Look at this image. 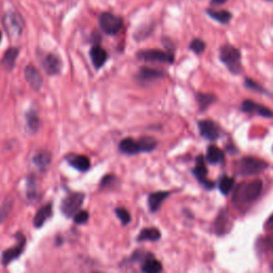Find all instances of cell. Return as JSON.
Segmentation results:
<instances>
[{"mask_svg":"<svg viewBox=\"0 0 273 273\" xmlns=\"http://www.w3.org/2000/svg\"><path fill=\"white\" fill-rule=\"evenodd\" d=\"M151 257V256H150ZM147 257L143 260V264L141 266V270L143 273H161L162 265L159 260L155 258Z\"/></svg>","mask_w":273,"mask_h":273,"instance_id":"cell-23","label":"cell"},{"mask_svg":"<svg viewBox=\"0 0 273 273\" xmlns=\"http://www.w3.org/2000/svg\"><path fill=\"white\" fill-rule=\"evenodd\" d=\"M207 14L212 17L213 20L219 21L220 24H229L232 20V14L226 10H207Z\"/></svg>","mask_w":273,"mask_h":273,"instance_id":"cell-24","label":"cell"},{"mask_svg":"<svg viewBox=\"0 0 273 273\" xmlns=\"http://www.w3.org/2000/svg\"><path fill=\"white\" fill-rule=\"evenodd\" d=\"M220 59L232 74L239 75L241 73V53L233 45L225 44L220 48Z\"/></svg>","mask_w":273,"mask_h":273,"instance_id":"cell-2","label":"cell"},{"mask_svg":"<svg viewBox=\"0 0 273 273\" xmlns=\"http://www.w3.org/2000/svg\"><path fill=\"white\" fill-rule=\"evenodd\" d=\"M138 59L146 62H159V63H173L174 54L173 51H163L159 49H149L139 51Z\"/></svg>","mask_w":273,"mask_h":273,"instance_id":"cell-6","label":"cell"},{"mask_svg":"<svg viewBox=\"0 0 273 273\" xmlns=\"http://www.w3.org/2000/svg\"><path fill=\"white\" fill-rule=\"evenodd\" d=\"M267 164L265 161L260 160L258 158L254 157H243L238 164L239 172L243 176L256 175L263 172L267 169Z\"/></svg>","mask_w":273,"mask_h":273,"instance_id":"cell-5","label":"cell"},{"mask_svg":"<svg viewBox=\"0 0 273 273\" xmlns=\"http://www.w3.org/2000/svg\"><path fill=\"white\" fill-rule=\"evenodd\" d=\"M38 196V190H37V184H36V178L34 176H29L27 181V197L28 201L32 202L34 198Z\"/></svg>","mask_w":273,"mask_h":273,"instance_id":"cell-31","label":"cell"},{"mask_svg":"<svg viewBox=\"0 0 273 273\" xmlns=\"http://www.w3.org/2000/svg\"><path fill=\"white\" fill-rule=\"evenodd\" d=\"M43 67L48 75H58L62 70V62L57 56L49 54L46 56V58L43 62Z\"/></svg>","mask_w":273,"mask_h":273,"instance_id":"cell-15","label":"cell"},{"mask_svg":"<svg viewBox=\"0 0 273 273\" xmlns=\"http://www.w3.org/2000/svg\"><path fill=\"white\" fill-rule=\"evenodd\" d=\"M26 122H27L28 128H29L33 134L38 133L39 130V127H41V121H39V117H38L37 113L33 111L27 113Z\"/></svg>","mask_w":273,"mask_h":273,"instance_id":"cell-28","label":"cell"},{"mask_svg":"<svg viewBox=\"0 0 273 273\" xmlns=\"http://www.w3.org/2000/svg\"><path fill=\"white\" fill-rule=\"evenodd\" d=\"M206 159L213 164L219 163L224 159V154L222 152L218 146L215 145H210L206 153Z\"/></svg>","mask_w":273,"mask_h":273,"instance_id":"cell-26","label":"cell"},{"mask_svg":"<svg viewBox=\"0 0 273 273\" xmlns=\"http://www.w3.org/2000/svg\"><path fill=\"white\" fill-rule=\"evenodd\" d=\"M161 234L160 231L155 229V227H147V229L142 230L138 235L136 240L138 241H157L160 239Z\"/></svg>","mask_w":273,"mask_h":273,"instance_id":"cell-22","label":"cell"},{"mask_svg":"<svg viewBox=\"0 0 273 273\" xmlns=\"http://www.w3.org/2000/svg\"><path fill=\"white\" fill-rule=\"evenodd\" d=\"M189 48L196 55H202L205 49H206V43H205L201 39H192Z\"/></svg>","mask_w":273,"mask_h":273,"instance_id":"cell-33","label":"cell"},{"mask_svg":"<svg viewBox=\"0 0 273 273\" xmlns=\"http://www.w3.org/2000/svg\"><path fill=\"white\" fill-rule=\"evenodd\" d=\"M117 177L115 175H106L104 178L101 179V183H100V189H108V188H110L112 186H115L117 183Z\"/></svg>","mask_w":273,"mask_h":273,"instance_id":"cell-35","label":"cell"},{"mask_svg":"<svg viewBox=\"0 0 273 273\" xmlns=\"http://www.w3.org/2000/svg\"><path fill=\"white\" fill-rule=\"evenodd\" d=\"M244 83H246V87L249 89H252L254 91H258V92H264V89L260 87V84H258L257 82H255L254 80L250 78H247L246 80H244Z\"/></svg>","mask_w":273,"mask_h":273,"instance_id":"cell-38","label":"cell"},{"mask_svg":"<svg viewBox=\"0 0 273 273\" xmlns=\"http://www.w3.org/2000/svg\"><path fill=\"white\" fill-rule=\"evenodd\" d=\"M268 246L270 247V249L273 251V235H271L268 239Z\"/></svg>","mask_w":273,"mask_h":273,"instance_id":"cell-40","label":"cell"},{"mask_svg":"<svg viewBox=\"0 0 273 273\" xmlns=\"http://www.w3.org/2000/svg\"><path fill=\"white\" fill-rule=\"evenodd\" d=\"M84 201V195L81 192H72L67 195L61 202V212L63 213L66 217H74L80 208Z\"/></svg>","mask_w":273,"mask_h":273,"instance_id":"cell-4","label":"cell"},{"mask_svg":"<svg viewBox=\"0 0 273 273\" xmlns=\"http://www.w3.org/2000/svg\"><path fill=\"white\" fill-rule=\"evenodd\" d=\"M193 173H195V177L200 180L204 186H206L207 188H209V189L214 187V181H210L207 179V168H206V164H205V159L203 156L197 157L195 168L193 170Z\"/></svg>","mask_w":273,"mask_h":273,"instance_id":"cell-12","label":"cell"},{"mask_svg":"<svg viewBox=\"0 0 273 273\" xmlns=\"http://www.w3.org/2000/svg\"><path fill=\"white\" fill-rule=\"evenodd\" d=\"M268 227H273V215L268 221Z\"/></svg>","mask_w":273,"mask_h":273,"instance_id":"cell-41","label":"cell"},{"mask_svg":"<svg viewBox=\"0 0 273 273\" xmlns=\"http://www.w3.org/2000/svg\"><path fill=\"white\" fill-rule=\"evenodd\" d=\"M198 130L203 138L209 141L217 140L220 136L219 126L212 119H202L198 122Z\"/></svg>","mask_w":273,"mask_h":273,"instance_id":"cell-9","label":"cell"},{"mask_svg":"<svg viewBox=\"0 0 273 273\" xmlns=\"http://www.w3.org/2000/svg\"><path fill=\"white\" fill-rule=\"evenodd\" d=\"M67 162L71 167L81 172H85L91 167V161L87 156L83 155H73L67 158Z\"/></svg>","mask_w":273,"mask_h":273,"instance_id":"cell-19","label":"cell"},{"mask_svg":"<svg viewBox=\"0 0 273 273\" xmlns=\"http://www.w3.org/2000/svg\"><path fill=\"white\" fill-rule=\"evenodd\" d=\"M164 74L163 71L157 70V68H151V67H141L139 73L136 74V79L140 81V83H150L157 79L163 78Z\"/></svg>","mask_w":273,"mask_h":273,"instance_id":"cell-11","label":"cell"},{"mask_svg":"<svg viewBox=\"0 0 273 273\" xmlns=\"http://www.w3.org/2000/svg\"><path fill=\"white\" fill-rule=\"evenodd\" d=\"M51 162V154L47 150H39L33 156V163L39 172L45 173L48 170Z\"/></svg>","mask_w":273,"mask_h":273,"instance_id":"cell-14","label":"cell"},{"mask_svg":"<svg viewBox=\"0 0 273 273\" xmlns=\"http://www.w3.org/2000/svg\"><path fill=\"white\" fill-rule=\"evenodd\" d=\"M170 195L169 191H157L149 195V207L152 213H156L160 208L164 200Z\"/></svg>","mask_w":273,"mask_h":273,"instance_id":"cell-18","label":"cell"},{"mask_svg":"<svg viewBox=\"0 0 273 273\" xmlns=\"http://www.w3.org/2000/svg\"><path fill=\"white\" fill-rule=\"evenodd\" d=\"M92 273H100V272H92Z\"/></svg>","mask_w":273,"mask_h":273,"instance_id":"cell-44","label":"cell"},{"mask_svg":"<svg viewBox=\"0 0 273 273\" xmlns=\"http://www.w3.org/2000/svg\"><path fill=\"white\" fill-rule=\"evenodd\" d=\"M215 95L210 94V93H198L196 95V99L200 106L201 110H206L207 108L215 101Z\"/></svg>","mask_w":273,"mask_h":273,"instance_id":"cell-29","label":"cell"},{"mask_svg":"<svg viewBox=\"0 0 273 273\" xmlns=\"http://www.w3.org/2000/svg\"><path fill=\"white\" fill-rule=\"evenodd\" d=\"M25 78L28 84H29L34 91H39L42 88L43 78L36 66L28 65L25 68Z\"/></svg>","mask_w":273,"mask_h":273,"instance_id":"cell-13","label":"cell"},{"mask_svg":"<svg viewBox=\"0 0 273 273\" xmlns=\"http://www.w3.org/2000/svg\"><path fill=\"white\" fill-rule=\"evenodd\" d=\"M138 142H139L141 153L153 152L158 145V141L155 138H153V136H142V138H140L138 140Z\"/></svg>","mask_w":273,"mask_h":273,"instance_id":"cell-25","label":"cell"},{"mask_svg":"<svg viewBox=\"0 0 273 273\" xmlns=\"http://www.w3.org/2000/svg\"><path fill=\"white\" fill-rule=\"evenodd\" d=\"M261 190H263V181L256 179L251 183H242L239 185L234 193V202L240 204H249L257 200Z\"/></svg>","mask_w":273,"mask_h":273,"instance_id":"cell-1","label":"cell"},{"mask_svg":"<svg viewBox=\"0 0 273 273\" xmlns=\"http://www.w3.org/2000/svg\"><path fill=\"white\" fill-rule=\"evenodd\" d=\"M266 1H271V2H273V0H266Z\"/></svg>","mask_w":273,"mask_h":273,"instance_id":"cell-43","label":"cell"},{"mask_svg":"<svg viewBox=\"0 0 273 273\" xmlns=\"http://www.w3.org/2000/svg\"><path fill=\"white\" fill-rule=\"evenodd\" d=\"M118 150L121 153L126 154V155H136V154L141 153L139 142L136 141L133 138L123 139L121 142H119Z\"/></svg>","mask_w":273,"mask_h":273,"instance_id":"cell-16","label":"cell"},{"mask_svg":"<svg viewBox=\"0 0 273 273\" xmlns=\"http://www.w3.org/2000/svg\"><path fill=\"white\" fill-rule=\"evenodd\" d=\"M16 239H17V243L16 246L11 247L8 250L2 253V258H1V263L2 265L7 266L10 263H12L15 259H17L22 254L26 247V238L24 236V234H20V233H17L16 234Z\"/></svg>","mask_w":273,"mask_h":273,"instance_id":"cell-8","label":"cell"},{"mask_svg":"<svg viewBox=\"0 0 273 273\" xmlns=\"http://www.w3.org/2000/svg\"><path fill=\"white\" fill-rule=\"evenodd\" d=\"M227 221H229V214H227L226 210H223V212L220 213L214 223V229L218 234H223L225 232L227 227Z\"/></svg>","mask_w":273,"mask_h":273,"instance_id":"cell-30","label":"cell"},{"mask_svg":"<svg viewBox=\"0 0 273 273\" xmlns=\"http://www.w3.org/2000/svg\"><path fill=\"white\" fill-rule=\"evenodd\" d=\"M116 214L123 225H127L132 221V217H130V214L127 209L118 207L116 209Z\"/></svg>","mask_w":273,"mask_h":273,"instance_id":"cell-34","label":"cell"},{"mask_svg":"<svg viewBox=\"0 0 273 273\" xmlns=\"http://www.w3.org/2000/svg\"><path fill=\"white\" fill-rule=\"evenodd\" d=\"M99 26L101 30L109 36H115L122 29L123 20L115 14L102 13L99 16Z\"/></svg>","mask_w":273,"mask_h":273,"instance_id":"cell-7","label":"cell"},{"mask_svg":"<svg viewBox=\"0 0 273 273\" xmlns=\"http://www.w3.org/2000/svg\"><path fill=\"white\" fill-rule=\"evenodd\" d=\"M227 1V0H212L210 3L214 4V5H219V4H223Z\"/></svg>","mask_w":273,"mask_h":273,"instance_id":"cell-39","label":"cell"},{"mask_svg":"<svg viewBox=\"0 0 273 273\" xmlns=\"http://www.w3.org/2000/svg\"><path fill=\"white\" fill-rule=\"evenodd\" d=\"M20 54V49L19 48H10L7 51H5V54L2 57V60H1V65L4 68L5 71H12L14 66H15V62L17 57H19Z\"/></svg>","mask_w":273,"mask_h":273,"instance_id":"cell-21","label":"cell"},{"mask_svg":"<svg viewBox=\"0 0 273 273\" xmlns=\"http://www.w3.org/2000/svg\"><path fill=\"white\" fill-rule=\"evenodd\" d=\"M73 218L76 224H84L87 223L89 220V214L88 212H85V210H79Z\"/></svg>","mask_w":273,"mask_h":273,"instance_id":"cell-37","label":"cell"},{"mask_svg":"<svg viewBox=\"0 0 273 273\" xmlns=\"http://www.w3.org/2000/svg\"><path fill=\"white\" fill-rule=\"evenodd\" d=\"M241 109H242V111L247 112V113H256V115L265 117H273V112L270 109H268V108L258 104V102H255L250 99H247L242 102Z\"/></svg>","mask_w":273,"mask_h":273,"instance_id":"cell-10","label":"cell"},{"mask_svg":"<svg viewBox=\"0 0 273 273\" xmlns=\"http://www.w3.org/2000/svg\"><path fill=\"white\" fill-rule=\"evenodd\" d=\"M13 206H14L13 197L12 196L5 197L1 204V206H0V223L7 220L11 212H12Z\"/></svg>","mask_w":273,"mask_h":273,"instance_id":"cell-27","label":"cell"},{"mask_svg":"<svg viewBox=\"0 0 273 273\" xmlns=\"http://www.w3.org/2000/svg\"><path fill=\"white\" fill-rule=\"evenodd\" d=\"M53 214V205L46 204L39 208L33 219V224L36 227H42L48 218Z\"/></svg>","mask_w":273,"mask_h":273,"instance_id":"cell-20","label":"cell"},{"mask_svg":"<svg viewBox=\"0 0 273 273\" xmlns=\"http://www.w3.org/2000/svg\"><path fill=\"white\" fill-rule=\"evenodd\" d=\"M234 184H235L234 178L224 176V177L220 180V184H219V189L221 193H223L225 195H229V193L232 191L233 187H234Z\"/></svg>","mask_w":273,"mask_h":273,"instance_id":"cell-32","label":"cell"},{"mask_svg":"<svg viewBox=\"0 0 273 273\" xmlns=\"http://www.w3.org/2000/svg\"><path fill=\"white\" fill-rule=\"evenodd\" d=\"M2 24L5 32L11 39H17L21 36L24 30V20L22 17L17 13L10 11L3 15Z\"/></svg>","mask_w":273,"mask_h":273,"instance_id":"cell-3","label":"cell"},{"mask_svg":"<svg viewBox=\"0 0 273 273\" xmlns=\"http://www.w3.org/2000/svg\"><path fill=\"white\" fill-rule=\"evenodd\" d=\"M153 30V26H143L135 33V38L136 39H143L151 36V32Z\"/></svg>","mask_w":273,"mask_h":273,"instance_id":"cell-36","label":"cell"},{"mask_svg":"<svg viewBox=\"0 0 273 273\" xmlns=\"http://www.w3.org/2000/svg\"><path fill=\"white\" fill-rule=\"evenodd\" d=\"M1 39H2V33L0 31V42H1Z\"/></svg>","mask_w":273,"mask_h":273,"instance_id":"cell-42","label":"cell"},{"mask_svg":"<svg viewBox=\"0 0 273 273\" xmlns=\"http://www.w3.org/2000/svg\"><path fill=\"white\" fill-rule=\"evenodd\" d=\"M90 56L91 59H92L93 65L98 68V70L106 63L108 58L107 51L102 47H100L99 45H95V46L92 47V49L90 51Z\"/></svg>","mask_w":273,"mask_h":273,"instance_id":"cell-17","label":"cell"}]
</instances>
